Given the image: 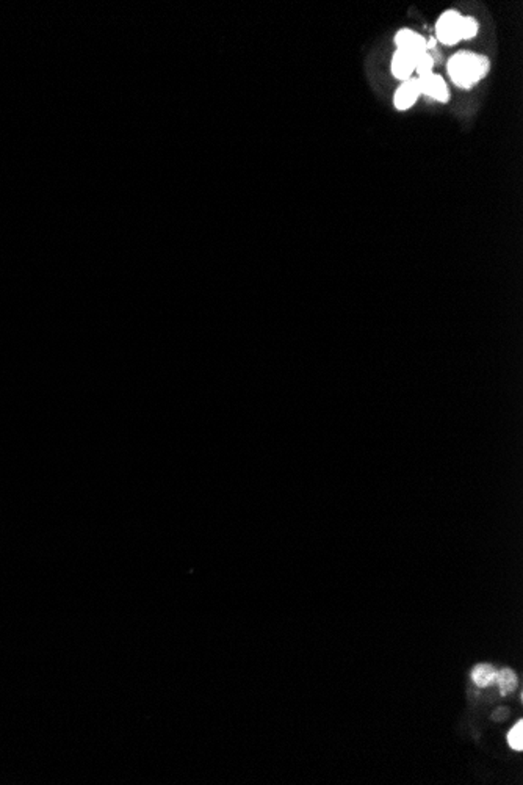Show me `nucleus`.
I'll list each match as a JSON object with an SVG mask.
<instances>
[{
	"label": "nucleus",
	"mask_w": 523,
	"mask_h": 785,
	"mask_svg": "<svg viewBox=\"0 0 523 785\" xmlns=\"http://www.w3.org/2000/svg\"><path fill=\"white\" fill-rule=\"evenodd\" d=\"M489 68H491V63L484 55L473 54L468 50L458 52L448 62V74L459 88L473 87L487 74Z\"/></svg>",
	"instance_id": "obj_1"
},
{
	"label": "nucleus",
	"mask_w": 523,
	"mask_h": 785,
	"mask_svg": "<svg viewBox=\"0 0 523 785\" xmlns=\"http://www.w3.org/2000/svg\"><path fill=\"white\" fill-rule=\"evenodd\" d=\"M508 743L509 746L515 751L523 749V723L519 721L508 734Z\"/></svg>",
	"instance_id": "obj_10"
},
{
	"label": "nucleus",
	"mask_w": 523,
	"mask_h": 785,
	"mask_svg": "<svg viewBox=\"0 0 523 785\" xmlns=\"http://www.w3.org/2000/svg\"><path fill=\"white\" fill-rule=\"evenodd\" d=\"M420 96H421V91L417 77L409 78L406 82H401V85L398 87V90L395 91V96H393L395 109L409 110L417 101H419Z\"/></svg>",
	"instance_id": "obj_5"
},
{
	"label": "nucleus",
	"mask_w": 523,
	"mask_h": 785,
	"mask_svg": "<svg viewBox=\"0 0 523 785\" xmlns=\"http://www.w3.org/2000/svg\"><path fill=\"white\" fill-rule=\"evenodd\" d=\"M396 50H405L412 55H420L426 52V39L420 33L410 29H401L395 35Z\"/></svg>",
	"instance_id": "obj_4"
},
{
	"label": "nucleus",
	"mask_w": 523,
	"mask_h": 785,
	"mask_svg": "<svg viewBox=\"0 0 523 785\" xmlns=\"http://www.w3.org/2000/svg\"><path fill=\"white\" fill-rule=\"evenodd\" d=\"M415 60L417 55L409 54L405 50H396L392 58V74L395 78H398L401 82H406L409 78H412L415 72Z\"/></svg>",
	"instance_id": "obj_6"
},
{
	"label": "nucleus",
	"mask_w": 523,
	"mask_h": 785,
	"mask_svg": "<svg viewBox=\"0 0 523 785\" xmlns=\"http://www.w3.org/2000/svg\"><path fill=\"white\" fill-rule=\"evenodd\" d=\"M462 16L461 13L448 10L439 18L435 24V35L440 43L453 46L462 39Z\"/></svg>",
	"instance_id": "obj_2"
},
{
	"label": "nucleus",
	"mask_w": 523,
	"mask_h": 785,
	"mask_svg": "<svg viewBox=\"0 0 523 785\" xmlns=\"http://www.w3.org/2000/svg\"><path fill=\"white\" fill-rule=\"evenodd\" d=\"M433 68H434V60H433V57L428 54V50L423 52V54H420V55H417L415 72L419 74V77L431 74Z\"/></svg>",
	"instance_id": "obj_9"
},
{
	"label": "nucleus",
	"mask_w": 523,
	"mask_h": 785,
	"mask_svg": "<svg viewBox=\"0 0 523 785\" xmlns=\"http://www.w3.org/2000/svg\"><path fill=\"white\" fill-rule=\"evenodd\" d=\"M495 683H498L501 695L506 696L515 688V685H517V677H515L511 669L506 668V669H501L500 672H496Z\"/></svg>",
	"instance_id": "obj_8"
},
{
	"label": "nucleus",
	"mask_w": 523,
	"mask_h": 785,
	"mask_svg": "<svg viewBox=\"0 0 523 785\" xmlns=\"http://www.w3.org/2000/svg\"><path fill=\"white\" fill-rule=\"evenodd\" d=\"M472 677H473V682L478 685V687L484 688V687H489V685L495 683L496 672L491 665H478L473 669Z\"/></svg>",
	"instance_id": "obj_7"
},
{
	"label": "nucleus",
	"mask_w": 523,
	"mask_h": 785,
	"mask_svg": "<svg viewBox=\"0 0 523 785\" xmlns=\"http://www.w3.org/2000/svg\"><path fill=\"white\" fill-rule=\"evenodd\" d=\"M417 81H419L421 95H425L429 99H433V101H437V102H447L448 101V97H449L448 87H447L445 81H443L440 76H437V74H434V72H431V74H428V76L417 77Z\"/></svg>",
	"instance_id": "obj_3"
},
{
	"label": "nucleus",
	"mask_w": 523,
	"mask_h": 785,
	"mask_svg": "<svg viewBox=\"0 0 523 785\" xmlns=\"http://www.w3.org/2000/svg\"><path fill=\"white\" fill-rule=\"evenodd\" d=\"M480 24L472 16L462 18V39H472L478 35Z\"/></svg>",
	"instance_id": "obj_11"
}]
</instances>
